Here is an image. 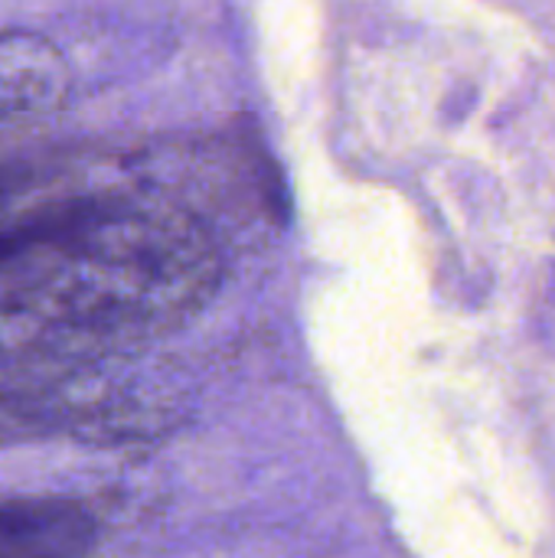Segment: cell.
Segmentation results:
<instances>
[{
    "label": "cell",
    "mask_w": 555,
    "mask_h": 558,
    "mask_svg": "<svg viewBox=\"0 0 555 558\" xmlns=\"http://www.w3.org/2000/svg\"><path fill=\"white\" fill-rule=\"evenodd\" d=\"M219 275L190 213L92 203L0 265V369L157 340L209 304Z\"/></svg>",
    "instance_id": "1"
},
{
    "label": "cell",
    "mask_w": 555,
    "mask_h": 558,
    "mask_svg": "<svg viewBox=\"0 0 555 558\" xmlns=\"http://www.w3.org/2000/svg\"><path fill=\"white\" fill-rule=\"evenodd\" d=\"M144 412L92 376H56L0 386V448L52 435H131Z\"/></svg>",
    "instance_id": "2"
},
{
    "label": "cell",
    "mask_w": 555,
    "mask_h": 558,
    "mask_svg": "<svg viewBox=\"0 0 555 558\" xmlns=\"http://www.w3.org/2000/svg\"><path fill=\"white\" fill-rule=\"evenodd\" d=\"M98 523L72 500L23 497L0 500V558H85Z\"/></svg>",
    "instance_id": "3"
},
{
    "label": "cell",
    "mask_w": 555,
    "mask_h": 558,
    "mask_svg": "<svg viewBox=\"0 0 555 558\" xmlns=\"http://www.w3.org/2000/svg\"><path fill=\"white\" fill-rule=\"evenodd\" d=\"M69 82V65L46 36L0 26V121L59 108Z\"/></svg>",
    "instance_id": "4"
},
{
    "label": "cell",
    "mask_w": 555,
    "mask_h": 558,
    "mask_svg": "<svg viewBox=\"0 0 555 558\" xmlns=\"http://www.w3.org/2000/svg\"><path fill=\"white\" fill-rule=\"evenodd\" d=\"M95 199H59V203H46L26 216L7 219L0 222V265H7L10 258H16L23 248L36 245L39 239L52 235L56 229L69 226L75 216H82Z\"/></svg>",
    "instance_id": "5"
},
{
    "label": "cell",
    "mask_w": 555,
    "mask_h": 558,
    "mask_svg": "<svg viewBox=\"0 0 555 558\" xmlns=\"http://www.w3.org/2000/svg\"><path fill=\"white\" fill-rule=\"evenodd\" d=\"M26 170H20V167H0V203L7 199V196H13L16 190H23L26 186Z\"/></svg>",
    "instance_id": "6"
}]
</instances>
